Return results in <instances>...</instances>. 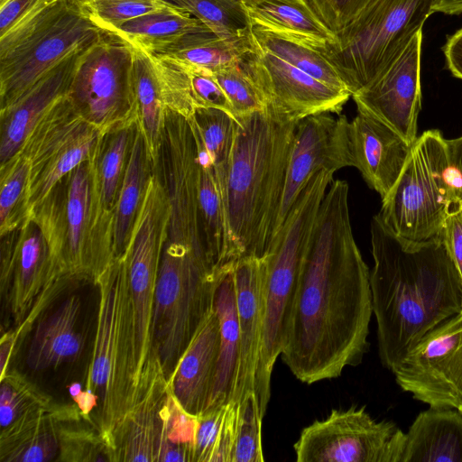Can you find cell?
Masks as SVG:
<instances>
[{"label":"cell","instance_id":"31","mask_svg":"<svg viewBox=\"0 0 462 462\" xmlns=\"http://www.w3.org/2000/svg\"><path fill=\"white\" fill-rule=\"evenodd\" d=\"M156 167L150 158L144 138L137 125L125 179L115 208L116 258L124 255L127 249L150 180Z\"/></svg>","mask_w":462,"mask_h":462},{"label":"cell","instance_id":"2","mask_svg":"<svg viewBox=\"0 0 462 462\" xmlns=\"http://www.w3.org/2000/svg\"><path fill=\"white\" fill-rule=\"evenodd\" d=\"M373 313L381 363L392 373L432 329L462 308V280L439 239L412 243L370 225Z\"/></svg>","mask_w":462,"mask_h":462},{"label":"cell","instance_id":"26","mask_svg":"<svg viewBox=\"0 0 462 462\" xmlns=\"http://www.w3.org/2000/svg\"><path fill=\"white\" fill-rule=\"evenodd\" d=\"M169 390L162 369L125 417L116 437V462H156L161 411Z\"/></svg>","mask_w":462,"mask_h":462},{"label":"cell","instance_id":"25","mask_svg":"<svg viewBox=\"0 0 462 462\" xmlns=\"http://www.w3.org/2000/svg\"><path fill=\"white\" fill-rule=\"evenodd\" d=\"M400 462H462V413L430 407L404 433Z\"/></svg>","mask_w":462,"mask_h":462},{"label":"cell","instance_id":"35","mask_svg":"<svg viewBox=\"0 0 462 462\" xmlns=\"http://www.w3.org/2000/svg\"><path fill=\"white\" fill-rule=\"evenodd\" d=\"M192 134L198 151L199 205L203 237L209 257L221 265L224 264L226 242L224 207L208 153L199 137L193 131Z\"/></svg>","mask_w":462,"mask_h":462},{"label":"cell","instance_id":"44","mask_svg":"<svg viewBox=\"0 0 462 462\" xmlns=\"http://www.w3.org/2000/svg\"><path fill=\"white\" fill-rule=\"evenodd\" d=\"M213 74L226 93L235 117L265 109L262 97L242 62Z\"/></svg>","mask_w":462,"mask_h":462},{"label":"cell","instance_id":"42","mask_svg":"<svg viewBox=\"0 0 462 462\" xmlns=\"http://www.w3.org/2000/svg\"><path fill=\"white\" fill-rule=\"evenodd\" d=\"M166 109L187 120L197 109L189 69L184 62L163 54H151Z\"/></svg>","mask_w":462,"mask_h":462},{"label":"cell","instance_id":"43","mask_svg":"<svg viewBox=\"0 0 462 462\" xmlns=\"http://www.w3.org/2000/svg\"><path fill=\"white\" fill-rule=\"evenodd\" d=\"M237 403V423L231 462L264 461L262 445V417L254 392Z\"/></svg>","mask_w":462,"mask_h":462},{"label":"cell","instance_id":"20","mask_svg":"<svg viewBox=\"0 0 462 462\" xmlns=\"http://www.w3.org/2000/svg\"><path fill=\"white\" fill-rule=\"evenodd\" d=\"M348 131L354 167L366 184L384 199L402 171L412 144L361 111L349 122Z\"/></svg>","mask_w":462,"mask_h":462},{"label":"cell","instance_id":"17","mask_svg":"<svg viewBox=\"0 0 462 462\" xmlns=\"http://www.w3.org/2000/svg\"><path fill=\"white\" fill-rule=\"evenodd\" d=\"M348 130L349 122L344 115L335 117L321 113L298 121L273 238L314 174L354 167Z\"/></svg>","mask_w":462,"mask_h":462},{"label":"cell","instance_id":"6","mask_svg":"<svg viewBox=\"0 0 462 462\" xmlns=\"http://www.w3.org/2000/svg\"><path fill=\"white\" fill-rule=\"evenodd\" d=\"M334 172L320 171L309 180L263 257V328L254 393L264 417L273 366L282 351L304 254L320 204Z\"/></svg>","mask_w":462,"mask_h":462},{"label":"cell","instance_id":"47","mask_svg":"<svg viewBox=\"0 0 462 462\" xmlns=\"http://www.w3.org/2000/svg\"><path fill=\"white\" fill-rule=\"evenodd\" d=\"M371 0H307L321 22L335 34L341 32Z\"/></svg>","mask_w":462,"mask_h":462},{"label":"cell","instance_id":"13","mask_svg":"<svg viewBox=\"0 0 462 462\" xmlns=\"http://www.w3.org/2000/svg\"><path fill=\"white\" fill-rule=\"evenodd\" d=\"M0 294L15 328L32 322L56 292L71 282L53 265L48 244L32 217L1 236Z\"/></svg>","mask_w":462,"mask_h":462},{"label":"cell","instance_id":"45","mask_svg":"<svg viewBox=\"0 0 462 462\" xmlns=\"http://www.w3.org/2000/svg\"><path fill=\"white\" fill-rule=\"evenodd\" d=\"M165 5L164 0H96L81 11L100 29L113 32L121 24Z\"/></svg>","mask_w":462,"mask_h":462},{"label":"cell","instance_id":"19","mask_svg":"<svg viewBox=\"0 0 462 462\" xmlns=\"http://www.w3.org/2000/svg\"><path fill=\"white\" fill-rule=\"evenodd\" d=\"M263 257H245L235 262L239 363L232 402L254 392L263 328Z\"/></svg>","mask_w":462,"mask_h":462},{"label":"cell","instance_id":"38","mask_svg":"<svg viewBox=\"0 0 462 462\" xmlns=\"http://www.w3.org/2000/svg\"><path fill=\"white\" fill-rule=\"evenodd\" d=\"M29 163L18 152L0 165V236L19 229L30 217Z\"/></svg>","mask_w":462,"mask_h":462},{"label":"cell","instance_id":"46","mask_svg":"<svg viewBox=\"0 0 462 462\" xmlns=\"http://www.w3.org/2000/svg\"><path fill=\"white\" fill-rule=\"evenodd\" d=\"M187 66L189 69L192 92L197 108L219 109L236 118L231 104L213 72L188 64Z\"/></svg>","mask_w":462,"mask_h":462},{"label":"cell","instance_id":"3","mask_svg":"<svg viewBox=\"0 0 462 462\" xmlns=\"http://www.w3.org/2000/svg\"><path fill=\"white\" fill-rule=\"evenodd\" d=\"M297 123L270 108L236 117L224 204V263L266 254L279 214Z\"/></svg>","mask_w":462,"mask_h":462},{"label":"cell","instance_id":"32","mask_svg":"<svg viewBox=\"0 0 462 462\" xmlns=\"http://www.w3.org/2000/svg\"><path fill=\"white\" fill-rule=\"evenodd\" d=\"M243 5L251 24L285 32L313 47L326 46L336 41V35L307 1L252 0Z\"/></svg>","mask_w":462,"mask_h":462},{"label":"cell","instance_id":"49","mask_svg":"<svg viewBox=\"0 0 462 462\" xmlns=\"http://www.w3.org/2000/svg\"><path fill=\"white\" fill-rule=\"evenodd\" d=\"M440 239L445 244L462 280V203L450 208Z\"/></svg>","mask_w":462,"mask_h":462},{"label":"cell","instance_id":"9","mask_svg":"<svg viewBox=\"0 0 462 462\" xmlns=\"http://www.w3.org/2000/svg\"><path fill=\"white\" fill-rule=\"evenodd\" d=\"M225 265L216 264L207 255L162 250L155 291L153 345L168 381L214 310Z\"/></svg>","mask_w":462,"mask_h":462},{"label":"cell","instance_id":"4","mask_svg":"<svg viewBox=\"0 0 462 462\" xmlns=\"http://www.w3.org/2000/svg\"><path fill=\"white\" fill-rule=\"evenodd\" d=\"M30 217L41 228L54 267L72 281H97L115 258L114 218L96 193L90 162L66 174Z\"/></svg>","mask_w":462,"mask_h":462},{"label":"cell","instance_id":"5","mask_svg":"<svg viewBox=\"0 0 462 462\" xmlns=\"http://www.w3.org/2000/svg\"><path fill=\"white\" fill-rule=\"evenodd\" d=\"M95 285L98 289L96 335L85 390L97 402L92 424L116 456V434L135 404L134 334L125 256L116 258Z\"/></svg>","mask_w":462,"mask_h":462},{"label":"cell","instance_id":"27","mask_svg":"<svg viewBox=\"0 0 462 462\" xmlns=\"http://www.w3.org/2000/svg\"><path fill=\"white\" fill-rule=\"evenodd\" d=\"M235 262L226 263L217 287L214 309L220 324V342L212 392L206 410L232 402L239 363V326L234 282Z\"/></svg>","mask_w":462,"mask_h":462},{"label":"cell","instance_id":"8","mask_svg":"<svg viewBox=\"0 0 462 462\" xmlns=\"http://www.w3.org/2000/svg\"><path fill=\"white\" fill-rule=\"evenodd\" d=\"M436 0H371L319 50L353 95L383 73L434 13Z\"/></svg>","mask_w":462,"mask_h":462},{"label":"cell","instance_id":"40","mask_svg":"<svg viewBox=\"0 0 462 462\" xmlns=\"http://www.w3.org/2000/svg\"><path fill=\"white\" fill-rule=\"evenodd\" d=\"M60 462H116L113 448L101 431L84 418L60 421L59 425Z\"/></svg>","mask_w":462,"mask_h":462},{"label":"cell","instance_id":"10","mask_svg":"<svg viewBox=\"0 0 462 462\" xmlns=\"http://www.w3.org/2000/svg\"><path fill=\"white\" fill-rule=\"evenodd\" d=\"M132 67L133 46L107 31L78 58L68 97L102 133L137 122Z\"/></svg>","mask_w":462,"mask_h":462},{"label":"cell","instance_id":"18","mask_svg":"<svg viewBox=\"0 0 462 462\" xmlns=\"http://www.w3.org/2000/svg\"><path fill=\"white\" fill-rule=\"evenodd\" d=\"M421 41L422 31L383 73L351 96L357 111L380 120L411 144L418 138L421 107Z\"/></svg>","mask_w":462,"mask_h":462},{"label":"cell","instance_id":"59","mask_svg":"<svg viewBox=\"0 0 462 462\" xmlns=\"http://www.w3.org/2000/svg\"><path fill=\"white\" fill-rule=\"evenodd\" d=\"M6 0H0V4L5 2Z\"/></svg>","mask_w":462,"mask_h":462},{"label":"cell","instance_id":"55","mask_svg":"<svg viewBox=\"0 0 462 462\" xmlns=\"http://www.w3.org/2000/svg\"><path fill=\"white\" fill-rule=\"evenodd\" d=\"M433 11L446 14H458L462 13V0H436Z\"/></svg>","mask_w":462,"mask_h":462},{"label":"cell","instance_id":"50","mask_svg":"<svg viewBox=\"0 0 462 462\" xmlns=\"http://www.w3.org/2000/svg\"><path fill=\"white\" fill-rule=\"evenodd\" d=\"M237 423V403L226 405L218 439L210 462H231Z\"/></svg>","mask_w":462,"mask_h":462},{"label":"cell","instance_id":"52","mask_svg":"<svg viewBox=\"0 0 462 462\" xmlns=\"http://www.w3.org/2000/svg\"><path fill=\"white\" fill-rule=\"evenodd\" d=\"M446 145L457 202L460 204L462 203V136L446 139Z\"/></svg>","mask_w":462,"mask_h":462},{"label":"cell","instance_id":"54","mask_svg":"<svg viewBox=\"0 0 462 462\" xmlns=\"http://www.w3.org/2000/svg\"><path fill=\"white\" fill-rule=\"evenodd\" d=\"M18 338L14 331L4 333L0 339V377H2L8 370L10 359L14 354V346Z\"/></svg>","mask_w":462,"mask_h":462},{"label":"cell","instance_id":"28","mask_svg":"<svg viewBox=\"0 0 462 462\" xmlns=\"http://www.w3.org/2000/svg\"><path fill=\"white\" fill-rule=\"evenodd\" d=\"M111 32L151 54H161L189 34L212 32L197 18L166 2L162 7L132 19Z\"/></svg>","mask_w":462,"mask_h":462},{"label":"cell","instance_id":"12","mask_svg":"<svg viewBox=\"0 0 462 462\" xmlns=\"http://www.w3.org/2000/svg\"><path fill=\"white\" fill-rule=\"evenodd\" d=\"M403 443L393 422L352 405L305 427L293 448L297 462H400Z\"/></svg>","mask_w":462,"mask_h":462},{"label":"cell","instance_id":"36","mask_svg":"<svg viewBox=\"0 0 462 462\" xmlns=\"http://www.w3.org/2000/svg\"><path fill=\"white\" fill-rule=\"evenodd\" d=\"M187 121L208 153L224 207L236 136V118L219 109L199 107Z\"/></svg>","mask_w":462,"mask_h":462},{"label":"cell","instance_id":"34","mask_svg":"<svg viewBox=\"0 0 462 462\" xmlns=\"http://www.w3.org/2000/svg\"><path fill=\"white\" fill-rule=\"evenodd\" d=\"M253 46L251 34L240 39H222L212 32H199L183 37L161 54L215 72L242 62Z\"/></svg>","mask_w":462,"mask_h":462},{"label":"cell","instance_id":"1","mask_svg":"<svg viewBox=\"0 0 462 462\" xmlns=\"http://www.w3.org/2000/svg\"><path fill=\"white\" fill-rule=\"evenodd\" d=\"M346 180H332L304 254L281 353L312 384L358 365L369 348L370 271L355 241Z\"/></svg>","mask_w":462,"mask_h":462},{"label":"cell","instance_id":"29","mask_svg":"<svg viewBox=\"0 0 462 462\" xmlns=\"http://www.w3.org/2000/svg\"><path fill=\"white\" fill-rule=\"evenodd\" d=\"M136 129L137 122H131L101 133L89 161L100 207L110 217H115Z\"/></svg>","mask_w":462,"mask_h":462},{"label":"cell","instance_id":"15","mask_svg":"<svg viewBox=\"0 0 462 462\" xmlns=\"http://www.w3.org/2000/svg\"><path fill=\"white\" fill-rule=\"evenodd\" d=\"M104 30L71 6L57 21L0 58V103L16 100L48 70L69 54L95 42Z\"/></svg>","mask_w":462,"mask_h":462},{"label":"cell","instance_id":"23","mask_svg":"<svg viewBox=\"0 0 462 462\" xmlns=\"http://www.w3.org/2000/svg\"><path fill=\"white\" fill-rule=\"evenodd\" d=\"M83 418L76 404L56 402L2 429L1 462H47L59 453L60 421Z\"/></svg>","mask_w":462,"mask_h":462},{"label":"cell","instance_id":"7","mask_svg":"<svg viewBox=\"0 0 462 462\" xmlns=\"http://www.w3.org/2000/svg\"><path fill=\"white\" fill-rule=\"evenodd\" d=\"M455 205L446 139L432 129L412 143L402 171L375 216L397 237L424 243L440 238Z\"/></svg>","mask_w":462,"mask_h":462},{"label":"cell","instance_id":"56","mask_svg":"<svg viewBox=\"0 0 462 462\" xmlns=\"http://www.w3.org/2000/svg\"><path fill=\"white\" fill-rule=\"evenodd\" d=\"M70 5L83 10L87 5L96 0H66Z\"/></svg>","mask_w":462,"mask_h":462},{"label":"cell","instance_id":"57","mask_svg":"<svg viewBox=\"0 0 462 462\" xmlns=\"http://www.w3.org/2000/svg\"><path fill=\"white\" fill-rule=\"evenodd\" d=\"M240 1L244 4V3H246V2H249V1H252V0H240ZM294 1L305 2L307 0H294Z\"/></svg>","mask_w":462,"mask_h":462},{"label":"cell","instance_id":"33","mask_svg":"<svg viewBox=\"0 0 462 462\" xmlns=\"http://www.w3.org/2000/svg\"><path fill=\"white\" fill-rule=\"evenodd\" d=\"M251 36L261 49L279 57L326 85L347 90L328 60L311 44L285 32L251 24Z\"/></svg>","mask_w":462,"mask_h":462},{"label":"cell","instance_id":"37","mask_svg":"<svg viewBox=\"0 0 462 462\" xmlns=\"http://www.w3.org/2000/svg\"><path fill=\"white\" fill-rule=\"evenodd\" d=\"M156 462H194L198 417L187 413L170 387L163 401Z\"/></svg>","mask_w":462,"mask_h":462},{"label":"cell","instance_id":"48","mask_svg":"<svg viewBox=\"0 0 462 462\" xmlns=\"http://www.w3.org/2000/svg\"><path fill=\"white\" fill-rule=\"evenodd\" d=\"M226 406L203 412L198 417L194 462H210L223 424Z\"/></svg>","mask_w":462,"mask_h":462},{"label":"cell","instance_id":"24","mask_svg":"<svg viewBox=\"0 0 462 462\" xmlns=\"http://www.w3.org/2000/svg\"><path fill=\"white\" fill-rule=\"evenodd\" d=\"M81 311V298L75 294L39 320L26 356V364L32 370L55 369L80 357L85 346L79 326Z\"/></svg>","mask_w":462,"mask_h":462},{"label":"cell","instance_id":"16","mask_svg":"<svg viewBox=\"0 0 462 462\" xmlns=\"http://www.w3.org/2000/svg\"><path fill=\"white\" fill-rule=\"evenodd\" d=\"M242 64L265 108L292 120L321 113L339 115L352 96L347 90L336 89L316 79L254 42Z\"/></svg>","mask_w":462,"mask_h":462},{"label":"cell","instance_id":"39","mask_svg":"<svg viewBox=\"0 0 462 462\" xmlns=\"http://www.w3.org/2000/svg\"><path fill=\"white\" fill-rule=\"evenodd\" d=\"M206 25L222 39H240L251 34V22L240 0H164Z\"/></svg>","mask_w":462,"mask_h":462},{"label":"cell","instance_id":"14","mask_svg":"<svg viewBox=\"0 0 462 462\" xmlns=\"http://www.w3.org/2000/svg\"><path fill=\"white\" fill-rule=\"evenodd\" d=\"M397 384L430 407L462 403V308L427 334L393 372Z\"/></svg>","mask_w":462,"mask_h":462},{"label":"cell","instance_id":"41","mask_svg":"<svg viewBox=\"0 0 462 462\" xmlns=\"http://www.w3.org/2000/svg\"><path fill=\"white\" fill-rule=\"evenodd\" d=\"M1 430L19 419L56 403L53 398L15 369L0 377Z\"/></svg>","mask_w":462,"mask_h":462},{"label":"cell","instance_id":"51","mask_svg":"<svg viewBox=\"0 0 462 462\" xmlns=\"http://www.w3.org/2000/svg\"><path fill=\"white\" fill-rule=\"evenodd\" d=\"M44 0H6L0 4V35Z\"/></svg>","mask_w":462,"mask_h":462},{"label":"cell","instance_id":"21","mask_svg":"<svg viewBox=\"0 0 462 462\" xmlns=\"http://www.w3.org/2000/svg\"><path fill=\"white\" fill-rule=\"evenodd\" d=\"M86 49V48H85ZM69 54L48 70L16 100L0 110V165L21 150L26 138L43 115L68 95L78 58Z\"/></svg>","mask_w":462,"mask_h":462},{"label":"cell","instance_id":"53","mask_svg":"<svg viewBox=\"0 0 462 462\" xmlns=\"http://www.w3.org/2000/svg\"><path fill=\"white\" fill-rule=\"evenodd\" d=\"M442 51L448 70L462 79V28L447 38Z\"/></svg>","mask_w":462,"mask_h":462},{"label":"cell","instance_id":"30","mask_svg":"<svg viewBox=\"0 0 462 462\" xmlns=\"http://www.w3.org/2000/svg\"><path fill=\"white\" fill-rule=\"evenodd\" d=\"M132 79L137 125L150 158L158 166L163 143L166 107L152 57L135 46H133Z\"/></svg>","mask_w":462,"mask_h":462},{"label":"cell","instance_id":"22","mask_svg":"<svg viewBox=\"0 0 462 462\" xmlns=\"http://www.w3.org/2000/svg\"><path fill=\"white\" fill-rule=\"evenodd\" d=\"M220 342V324L214 310L201 325L168 381L170 390L189 414L199 417L212 392Z\"/></svg>","mask_w":462,"mask_h":462},{"label":"cell","instance_id":"11","mask_svg":"<svg viewBox=\"0 0 462 462\" xmlns=\"http://www.w3.org/2000/svg\"><path fill=\"white\" fill-rule=\"evenodd\" d=\"M101 133L78 114L68 95L43 115L19 152L29 163L30 215L66 174L92 159Z\"/></svg>","mask_w":462,"mask_h":462},{"label":"cell","instance_id":"58","mask_svg":"<svg viewBox=\"0 0 462 462\" xmlns=\"http://www.w3.org/2000/svg\"><path fill=\"white\" fill-rule=\"evenodd\" d=\"M457 410L462 413V403L460 404V406L457 408Z\"/></svg>","mask_w":462,"mask_h":462}]
</instances>
